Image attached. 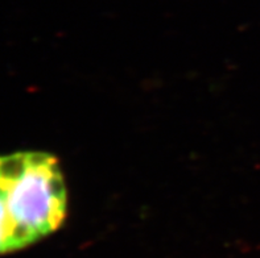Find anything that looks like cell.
Masks as SVG:
<instances>
[{
	"instance_id": "cell-1",
	"label": "cell",
	"mask_w": 260,
	"mask_h": 258,
	"mask_svg": "<svg viewBox=\"0 0 260 258\" xmlns=\"http://www.w3.org/2000/svg\"><path fill=\"white\" fill-rule=\"evenodd\" d=\"M66 206L65 179L56 157L44 152L0 156V254L57 231Z\"/></svg>"
}]
</instances>
